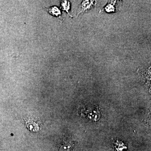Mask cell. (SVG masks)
I'll return each instance as SVG.
<instances>
[{
	"mask_svg": "<svg viewBox=\"0 0 151 151\" xmlns=\"http://www.w3.org/2000/svg\"><path fill=\"white\" fill-rule=\"evenodd\" d=\"M96 1H83L80 6V10L78 12L77 15L79 14L91 9L96 5Z\"/></svg>",
	"mask_w": 151,
	"mask_h": 151,
	"instance_id": "cell-1",
	"label": "cell"
},
{
	"mask_svg": "<svg viewBox=\"0 0 151 151\" xmlns=\"http://www.w3.org/2000/svg\"><path fill=\"white\" fill-rule=\"evenodd\" d=\"M48 12L50 14L54 16L58 17L61 15V12L56 6L51 7L48 9Z\"/></svg>",
	"mask_w": 151,
	"mask_h": 151,
	"instance_id": "cell-2",
	"label": "cell"
},
{
	"mask_svg": "<svg viewBox=\"0 0 151 151\" xmlns=\"http://www.w3.org/2000/svg\"><path fill=\"white\" fill-rule=\"evenodd\" d=\"M61 6L63 10L66 11L69 14V10L70 9V2L67 1H61Z\"/></svg>",
	"mask_w": 151,
	"mask_h": 151,
	"instance_id": "cell-3",
	"label": "cell"
},
{
	"mask_svg": "<svg viewBox=\"0 0 151 151\" xmlns=\"http://www.w3.org/2000/svg\"><path fill=\"white\" fill-rule=\"evenodd\" d=\"M116 1H115V2H114V1H112V2L107 5L105 8V12L108 13L116 12V8L114 7V4Z\"/></svg>",
	"mask_w": 151,
	"mask_h": 151,
	"instance_id": "cell-4",
	"label": "cell"
},
{
	"mask_svg": "<svg viewBox=\"0 0 151 151\" xmlns=\"http://www.w3.org/2000/svg\"><path fill=\"white\" fill-rule=\"evenodd\" d=\"M70 149V147L68 146H63L60 149V151H68Z\"/></svg>",
	"mask_w": 151,
	"mask_h": 151,
	"instance_id": "cell-5",
	"label": "cell"
}]
</instances>
